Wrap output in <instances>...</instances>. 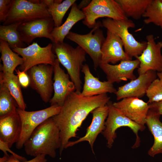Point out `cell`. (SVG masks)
<instances>
[{
	"mask_svg": "<svg viewBox=\"0 0 162 162\" xmlns=\"http://www.w3.org/2000/svg\"><path fill=\"white\" fill-rule=\"evenodd\" d=\"M110 99L107 94L86 97L76 91L68 96L59 113L52 117L60 130V155L69 140L77 137V131L89 114L96 108L107 104Z\"/></svg>",
	"mask_w": 162,
	"mask_h": 162,
	"instance_id": "6da1fadb",
	"label": "cell"
},
{
	"mask_svg": "<svg viewBox=\"0 0 162 162\" xmlns=\"http://www.w3.org/2000/svg\"><path fill=\"white\" fill-rule=\"evenodd\" d=\"M61 145L60 130L52 117L34 130L24 146L26 154L30 156L44 154L55 158L56 150Z\"/></svg>",
	"mask_w": 162,
	"mask_h": 162,
	"instance_id": "7a4b0ae2",
	"label": "cell"
},
{
	"mask_svg": "<svg viewBox=\"0 0 162 162\" xmlns=\"http://www.w3.org/2000/svg\"><path fill=\"white\" fill-rule=\"evenodd\" d=\"M52 49L59 62L66 68L74 83L76 91L81 92L82 82L80 72L86 61L85 51L78 46L74 48L65 43H52Z\"/></svg>",
	"mask_w": 162,
	"mask_h": 162,
	"instance_id": "3957f363",
	"label": "cell"
},
{
	"mask_svg": "<svg viewBox=\"0 0 162 162\" xmlns=\"http://www.w3.org/2000/svg\"><path fill=\"white\" fill-rule=\"evenodd\" d=\"M52 17L44 0H13L3 25L22 23Z\"/></svg>",
	"mask_w": 162,
	"mask_h": 162,
	"instance_id": "277c9868",
	"label": "cell"
},
{
	"mask_svg": "<svg viewBox=\"0 0 162 162\" xmlns=\"http://www.w3.org/2000/svg\"><path fill=\"white\" fill-rule=\"evenodd\" d=\"M101 22L103 27L120 37L125 52L130 58H132L140 56L146 48L147 42L138 41L129 32V28H134L135 26L131 20H116L106 18L102 20Z\"/></svg>",
	"mask_w": 162,
	"mask_h": 162,
	"instance_id": "5b68a950",
	"label": "cell"
},
{
	"mask_svg": "<svg viewBox=\"0 0 162 162\" xmlns=\"http://www.w3.org/2000/svg\"><path fill=\"white\" fill-rule=\"evenodd\" d=\"M62 107L54 105L43 110L28 111L18 107L16 111L21 123V131L20 138L16 143L17 149H20L34 130L47 119L60 112Z\"/></svg>",
	"mask_w": 162,
	"mask_h": 162,
	"instance_id": "8992f818",
	"label": "cell"
},
{
	"mask_svg": "<svg viewBox=\"0 0 162 162\" xmlns=\"http://www.w3.org/2000/svg\"><path fill=\"white\" fill-rule=\"evenodd\" d=\"M102 27V22L98 21L87 34H80L70 31L66 37L77 44L89 55L92 60L95 69L99 67L101 62V49L105 39L103 31L100 28Z\"/></svg>",
	"mask_w": 162,
	"mask_h": 162,
	"instance_id": "52a82bcc",
	"label": "cell"
},
{
	"mask_svg": "<svg viewBox=\"0 0 162 162\" xmlns=\"http://www.w3.org/2000/svg\"><path fill=\"white\" fill-rule=\"evenodd\" d=\"M112 103L110 100L107 104L108 114L105 122V129L101 133L107 141V147L111 148L112 146L117 137L116 132L117 129L121 127H127L132 130L136 136V141L132 148L138 147L140 141L138 132L143 130L145 126L141 125L131 120L114 107Z\"/></svg>",
	"mask_w": 162,
	"mask_h": 162,
	"instance_id": "ba28073f",
	"label": "cell"
},
{
	"mask_svg": "<svg viewBox=\"0 0 162 162\" xmlns=\"http://www.w3.org/2000/svg\"><path fill=\"white\" fill-rule=\"evenodd\" d=\"M81 10L85 15L82 23L89 28H93L96 20L101 17L116 20L128 19L116 0H92Z\"/></svg>",
	"mask_w": 162,
	"mask_h": 162,
	"instance_id": "9c48e42d",
	"label": "cell"
},
{
	"mask_svg": "<svg viewBox=\"0 0 162 162\" xmlns=\"http://www.w3.org/2000/svg\"><path fill=\"white\" fill-rule=\"evenodd\" d=\"M52 47L51 43L42 47L37 42H33L25 48L15 47L11 49L23 59V63L20 66L19 69L26 72L32 67L40 64L53 66L57 58L54 53Z\"/></svg>",
	"mask_w": 162,
	"mask_h": 162,
	"instance_id": "30bf717a",
	"label": "cell"
},
{
	"mask_svg": "<svg viewBox=\"0 0 162 162\" xmlns=\"http://www.w3.org/2000/svg\"><path fill=\"white\" fill-rule=\"evenodd\" d=\"M29 86L40 95L45 103L49 102L53 90L52 80L53 66L42 64L34 66L27 72Z\"/></svg>",
	"mask_w": 162,
	"mask_h": 162,
	"instance_id": "8fae6325",
	"label": "cell"
},
{
	"mask_svg": "<svg viewBox=\"0 0 162 162\" xmlns=\"http://www.w3.org/2000/svg\"><path fill=\"white\" fill-rule=\"evenodd\" d=\"M147 45L142 53L136 57L140 64L137 71L139 75L149 70L162 72V42H156L154 35H147Z\"/></svg>",
	"mask_w": 162,
	"mask_h": 162,
	"instance_id": "7c38bea8",
	"label": "cell"
},
{
	"mask_svg": "<svg viewBox=\"0 0 162 162\" xmlns=\"http://www.w3.org/2000/svg\"><path fill=\"white\" fill-rule=\"evenodd\" d=\"M54 27L52 17H47L22 23L18 26L17 31L21 41L28 45L38 38H45L53 43L51 32Z\"/></svg>",
	"mask_w": 162,
	"mask_h": 162,
	"instance_id": "4fadbf2b",
	"label": "cell"
},
{
	"mask_svg": "<svg viewBox=\"0 0 162 162\" xmlns=\"http://www.w3.org/2000/svg\"><path fill=\"white\" fill-rule=\"evenodd\" d=\"M57 58L53 65L54 93L49 101L51 106L57 105L62 106L68 96L76 90L75 86L70 80V76L60 66Z\"/></svg>",
	"mask_w": 162,
	"mask_h": 162,
	"instance_id": "5bb4252c",
	"label": "cell"
},
{
	"mask_svg": "<svg viewBox=\"0 0 162 162\" xmlns=\"http://www.w3.org/2000/svg\"><path fill=\"white\" fill-rule=\"evenodd\" d=\"M114 107L137 124L145 126L149 110L148 103L137 97H128L112 103Z\"/></svg>",
	"mask_w": 162,
	"mask_h": 162,
	"instance_id": "9a60e30c",
	"label": "cell"
},
{
	"mask_svg": "<svg viewBox=\"0 0 162 162\" xmlns=\"http://www.w3.org/2000/svg\"><path fill=\"white\" fill-rule=\"evenodd\" d=\"M157 76V73L153 70L139 75L137 78L118 88L115 93L116 100H120L128 97H142L146 94L148 88Z\"/></svg>",
	"mask_w": 162,
	"mask_h": 162,
	"instance_id": "2e32d148",
	"label": "cell"
},
{
	"mask_svg": "<svg viewBox=\"0 0 162 162\" xmlns=\"http://www.w3.org/2000/svg\"><path fill=\"white\" fill-rule=\"evenodd\" d=\"M140 64L139 60L136 59L122 61L117 64L100 63L99 67L106 75L107 81L113 83L135 79L134 71L138 68Z\"/></svg>",
	"mask_w": 162,
	"mask_h": 162,
	"instance_id": "e0dca14e",
	"label": "cell"
},
{
	"mask_svg": "<svg viewBox=\"0 0 162 162\" xmlns=\"http://www.w3.org/2000/svg\"><path fill=\"white\" fill-rule=\"evenodd\" d=\"M123 47L120 37L107 30L106 37L101 49L100 63L115 64L119 61L132 60L125 52Z\"/></svg>",
	"mask_w": 162,
	"mask_h": 162,
	"instance_id": "ac0fdd59",
	"label": "cell"
},
{
	"mask_svg": "<svg viewBox=\"0 0 162 162\" xmlns=\"http://www.w3.org/2000/svg\"><path fill=\"white\" fill-rule=\"evenodd\" d=\"M109 107L107 104L93 110L91 112L92 115V121L87 129L85 135L76 140L69 141L66 146V148L82 142L87 141L88 142L94 153V143L98 135L102 133L105 129V121L107 117Z\"/></svg>",
	"mask_w": 162,
	"mask_h": 162,
	"instance_id": "d6986e66",
	"label": "cell"
},
{
	"mask_svg": "<svg viewBox=\"0 0 162 162\" xmlns=\"http://www.w3.org/2000/svg\"><path fill=\"white\" fill-rule=\"evenodd\" d=\"M21 128V120L16 111L0 117V139L11 148L18 141Z\"/></svg>",
	"mask_w": 162,
	"mask_h": 162,
	"instance_id": "ffe728a7",
	"label": "cell"
},
{
	"mask_svg": "<svg viewBox=\"0 0 162 162\" xmlns=\"http://www.w3.org/2000/svg\"><path fill=\"white\" fill-rule=\"evenodd\" d=\"M81 72L84 74V82L81 95L90 97L107 93H115L117 91L113 83L108 81H101L91 73L87 64H84Z\"/></svg>",
	"mask_w": 162,
	"mask_h": 162,
	"instance_id": "44dd1931",
	"label": "cell"
},
{
	"mask_svg": "<svg viewBox=\"0 0 162 162\" xmlns=\"http://www.w3.org/2000/svg\"><path fill=\"white\" fill-rule=\"evenodd\" d=\"M85 15L79 9L76 3L71 6L70 11L65 22L60 26L55 27L51 32L53 39L52 43H62L65 37L70 32L73 26L80 21L84 20Z\"/></svg>",
	"mask_w": 162,
	"mask_h": 162,
	"instance_id": "7402d4cb",
	"label": "cell"
},
{
	"mask_svg": "<svg viewBox=\"0 0 162 162\" xmlns=\"http://www.w3.org/2000/svg\"><path fill=\"white\" fill-rule=\"evenodd\" d=\"M160 116L149 110L146 120V124L154 137L153 145L148 152V155L152 157L162 153V122L160 120Z\"/></svg>",
	"mask_w": 162,
	"mask_h": 162,
	"instance_id": "603a6c76",
	"label": "cell"
},
{
	"mask_svg": "<svg viewBox=\"0 0 162 162\" xmlns=\"http://www.w3.org/2000/svg\"><path fill=\"white\" fill-rule=\"evenodd\" d=\"M1 60L3 65L0 66V70L3 73H14L16 67L23 63V59L11 49L8 44L0 39Z\"/></svg>",
	"mask_w": 162,
	"mask_h": 162,
	"instance_id": "cb8c5ba5",
	"label": "cell"
},
{
	"mask_svg": "<svg viewBox=\"0 0 162 162\" xmlns=\"http://www.w3.org/2000/svg\"><path fill=\"white\" fill-rule=\"evenodd\" d=\"M0 81L7 87L10 93L16 101L18 107L25 110L26 104L23 99L21 89V85L17 76L14 73H0Z\"/></svg>",
	"mask_w": 162,
	"mask_h": 162,
	"instance_id": "d4e9b609",
	"label": "cell"
},
{
	"mask_svg": "<svg viewBox=\"0 0 162 162\" xmlns=\"http://www.w3.org/2000/svg\"><path fill=\"white\" fill-rule=\"evenodd\" d=\"M49 14L53 21L55 27L60 26L63 19L70 8L76 0H44Z\"/></svg>",
	"mask_w": 162,
	"mask_h": 162,
	"instance_id": "484cf974",
	"label": "cell"
},
{
	"mask_svg": "<svg viewBox=\"0 0 162 162\" xmlns=\"http://www.w3.org/2000/svg\"><path fill=\"white\" fill-rule=\"evenodd\" d=\"M126 16L140 19L145 13L152 0H116Z\"/></svg>",
	"mask_w": 162,
	"mask_h": 162,
	"instance_id": "4316f807",
	"label": "cell"
},
{
	"mask_svg": "<svg viewBox=\"0 0 162 162\" xmlns=\"http://www.w3.org/2000/svg\"><path fill=\"white\" fill-rule=\"evenodd\" d=\"M20 24H14L0 26V39L7 42L11 48L26 47L25 44L21 40L17 31Z\"/></svg>",
	"mask_w": 162,
	"mask_h": 162,
	"instance_id": "83f0119b",
	"label": "cell"
},
{
	"mask_svg": "<svg viewBox=\"0 0 162 162\" xmlns=\"http://www.w3.org/2000/svg\"><path fill=\"white\" fill-rule=\"evenodd\" d=\"M18 107L7 87L0 81V117L16 111Z\"/></svg>",
	"mask_w": 162,
	"mask_h": 162,
	"instance_id": "f1b7e54d",
	"label": "cell"
},
{
	"mask_svg": "<svg viewBox=\"0 0 162 162\" xmlns=\"http://www.w3.org/2000/svg\"><path fill=\"white\" fill-rule=\"evenodd\" d=\"M142 17L146 24L153 23L162 29V2L161 0H152Z\"/></svg>",
	"mask_w": 162,
	"mask_h": 162,
	"instance_id": "f546056e",
	"label": "cell"
},
{
	"mask_svg": "<svg viewBox=\"0 0 162 162\" xmlns=\"http://www.w3.org/2000/svg\"><path fill=\"white\" fill-rule=\"evenodd\" d=\"M146 94L148 98V104L162 100V84L159 79L154 80L146 90Z\"/></svg>",
	"mask_w": 162,
	"mask_h": 162,
	"instance_id": "4dcf8cb0",
	"label": "cell"
},
{
	"mask_svg": "<svg viewBox=\"0 0 162 162\" xmlns=\"http://www.w3.org/2000/svg\"><path fill=\"white\" fill-rule=\"evenodd\" d=\"M44 154H40L28 160L22 161L13 155H4L0 158V162H46L47 159Z\"/></svg>",
	"mask_w": 162,
	"mask_h": 162,
	"instance_id": "1f68e13d",
	"label": "cell"
},
{
	"mask_svg": "<svg viewBox=\"0 0 162 162\" xmlns=\"http://www.w3.org/2000/svg\"><path fill=\"white\" fill-rule=\"evenodd\" d=\"M13 0H0V22L4 21L11 7Z\"/></svg>",
	"mask_w": 162,
	"mask_h": 162,
	"instance_id": "d6a6232c",
	"label": "cell"
},
{
	"mask_svg": "<svg viewBox=\"0 0 162 162\" xmlns=\"http://www.w3.org/2000/svg\"><path fill=\"white\" fill-rule=\"evenodd\" d=\"M15 70L21 86L26 88L29 85V79L27 73L20 71L19 69Z\"/></svg>",
	"mask_w": 162,
	"mask_h": 162,
	"instance_id": "836d02e7",
	"label": "cell"
},
{
	"mask_svg": "<svg viewBox=\"0 0 162 162\" xmlns=\"http://www.w3.org/2000/svg\"><path fill=\"white\" fill-rule=\"evenodd\" d=\"M10 148L9 147L6 143L0 139V149L4 153V155H8L7 152H9L11 154V155H13L21 160L25 161L27 160L26 158L15 153L11 150Z\"/></svg>",
	"mask_w": 162,
	"mask_h": 162,
	"instance_id": "e575fe53",
	"label": "cell"
},
{
	"mask_svg": "<svg viewBox=\"0 0 162 162\" xmlns=\"http://www.w3.org/2000/svg\"><path fill=\"white\" fill-rule=\"evenodd\" d=\"M149 110L156 114L162 115V100L157 102L148 104Z\"/></svg>",
	"mask_w": 162,
	"mask_h": 162,
	"instance_id": "d590c367",
	"label": "cell"
},
{
	"mask_svg": "<svg viewBox=\"0 0 162 162\" xmlns=\"http://www.w3.org/2000/svg\"><path fill=\"white\" fill-rule=\"evenodd\" d=\"M90 0H83L78 5H77L78 8L81 10L88 6L91 2Z\"/></svg>",
	"mask_w": 162,
	"mask_h": 162,
	"instance_id": "8d00e7d4",
	"label": "cell"
},
{
	"mask_svg": "<svg viewBox=\"0 0 162 162\" xmlns=\"http://www.w3.org/2000/svg\"><path fill=\"white\" fill-rule=\"evenodd\" d=\"M157 75L162 84V72H157Z\"/></svg>",
	"mask_w": 162,
	"mask_h": 162,
	"instance_id": "74e56055",
	"label": "cell"
},
{
	"mask_svg": "<svg viewBox=\"0 0 162 162\" xmlns=\"http://www.w3.org/2000/svg\"><path fill=\"white\" fill-rule=\"evenodd\" d=\"M161 1L162 2V0H161Z\"/></svg>",
	"mask_w": 162,
	"mask_h": 162,
	"instance_id": "f35d334b",
	"label": "cell"
}]
</instances>
